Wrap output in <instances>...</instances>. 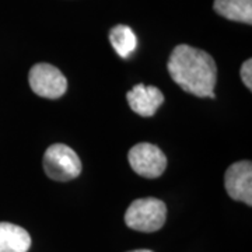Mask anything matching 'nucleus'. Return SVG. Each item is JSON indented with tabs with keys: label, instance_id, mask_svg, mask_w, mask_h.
Here are the masks:
<instances>
[{
	"label": "nucleus",
	"instance_id": "obj_5",
	"mask_svg": "<svg viewBox=\"0 0 252 252\" xmlns=\"http://www.w3.org/2000/svg\"><path fill=\"white\" fill-rule=\"evenodd\" d=\"M127 160L136 174L149 180L158 178L167 168L165 154L152 143H139L133 146L129 150Z\"/></svg>",
	"mask_w": 252,
	"mask_h": 252
},
{
	"label": "nucleus",
	"instance_id": "obj_3",
	"mask_svg": "<svg viewBox=\"0 0 252 252\" xmlns=\"http://www.w3.org/2000/svg\"><path fill=\"white\" fill-rule=\"evenodd\" d=\"M44 170L54 181L67 182L77 178L81 172V161L69 146L56 143L49 146L44 154Z\"/></svg>",
	"mask_w": 252,
	"mask_h": 252
},
{
	"label": "nucleus",
	"instance_id": "obj_7",
	"mask_svg": "<svg viewBox=\"0 0 252 252\" xmlns=\"http://www.w3.org/2000/svg\"><path fill=\"white\" fill-rule=\"evenodd\" d=\"M126 99L130 109L140 117H153L157 109L164 102V95L157 87L137 84L130 91H127Z\"/></svg>",
	"mask_w": 252,
	"mask_h": 252
},
{
	"label": "nucleus",
	"instance_id": "obj_1",
	"mask_svg": "<svg viewBox=\"0 0 252 252\" xmlns=\"http://www.w3.org/2000/svg\"><path fill=\"white\" fill-rule=\"evenodd\" d=\"M167 67L172 80L184 91L196 97L216 98L213 91L217 67L207 52L187 44L177 45L172 49Z\"/></svg>",
	"mask_w": 252,
	"mask_h": 252
},
{
	"label": "nucleus",
	"instance_id": "obj_11",
	"mask_svg": "<svg viewBox=\"0 0 252 252\" xmlns=\"http://www.w3.org/2000/svg\"><path fill=\"white\" fill-rule=\"evenodd\" d=\"M240 74H241V80L245 84V87L248 90H252V61L251 59H247L245 62L243 63L241 66V70H240Z\"/></svg>",
	"mask_w": 252,
	"mask_h": 252
},
{
	"label": "nucleus",
	"instance_id": "obj_2",
	"mask_svg": "<svg viewBox=\"0 0 252 252\" xmlns=\"http://www.w3.org/2000/svg\"><path fill=\"white\" fill-rule=\"evenodd\" d=\"M167 219L165 203L156 198L136 199L125 213V223L129 228L142 233H154L161 228Z\"/></svg>",
	"mask_w": 252,
	"mask_h": 252
},
{
	"label": "nucleus",
	"instance_id": "obj_9",
	"mask_svg": "<svg viewBox=\"0 0 252 252\" xmlns=\"http://www.w3.org/2000/svg\"><path fill=\"white\" fill-rule=\"evenodd\" d=\"M213 9L227 20L252 24V0H215Z\"/></svg>",
	"mask_w": 252,
	"mask_h": 252
},
{
	"label": "nucleus",
	"instance_id": "obj_4",
	"mask_svg": "<svg viewBox=\"0 0 252 252\" xmlns=\"http://www.w3.org/2000/svg\"><path fill=\"white\" fill-rule=\"evenodd\" d=\"M31 90L36 95L48 99H58L67 90V79L58 67L49 63H36L28 74Z\"/></svg>",
	"mask_w": 252,
	"mask_h": 252
},
{
	"label": "nucleus",
	"instance_id": "obj_8",
	"mask_svg": "<svg viewBox=\"0 0 252 252\" xmlns=\"http://www.w3.org/2000/svg\"><path fill=\"white\" fill-rule=\"evenodd\" d=\"M31 237L27 230L11 223H0V252H28Z\"/></svg>",
	"mask_w": 252,
	"mask_h": 252
},
{
	"label": "nucleus",
	"instance_id": "obj_12",
	"mask_svg": "<svg viewBox=\"0 0 252 252\" xmlns=\"http://www.w3.org/2000/svg\"><path fill=\"white\" fill-rule=\"evenodd\" d=\"M129 252H153L150 250H135V251H129Z\"/></svg>",
	"mask_w": 252,
	"mask_h": 252
},
{
	"label": "nucleus",
	"instance_id": "obj_6",
	"mask_svg": "<svg viewBox=\"0 0 252 252\" xmlns=\"http://www.w3.org/2000/svg\"><path fill=\"white\" fill-rule=\"evenodd\" d=\"M224 187L230 198L252 206L251 161L243 160L231 164L225 171Z\"/></svg>",
	"mask_w": 252,
	"mask_h": 252
},
{
	"label": "nucleus",
	"instance_id": "obj_10",
	"mask_svg": "<svg viewBox=\"0 0 252 252\" xmlns=\"http://www.w3.org/2000/svg\"><path fill=\"white\" fill-rule=\"evenodd\" d=\"M109 42L115 49V52L122 59H126L136 51L137 36L129 26L118 24L109 31Z\"/></svg>",
	"mask_w": 252,
	"mask_h": 252
}]
</instances>
